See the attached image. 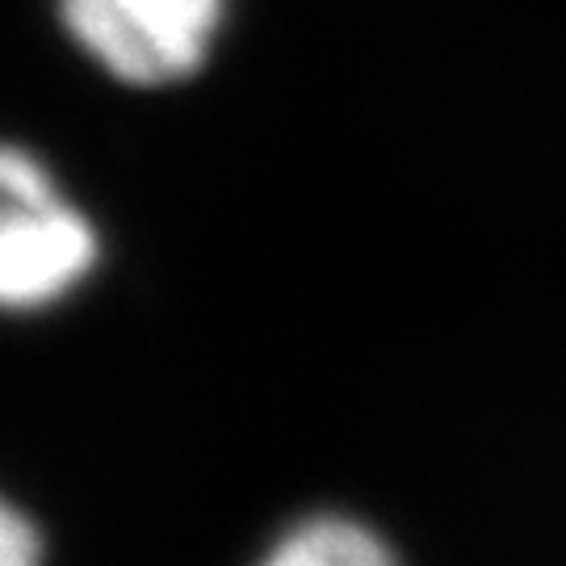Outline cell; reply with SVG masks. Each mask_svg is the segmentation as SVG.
<instances>
[{
    "mask_svg": "<svg viewBox=\"0 0 566 566\" xmlns=\"http://www.w3.org/2000/svg\"><path fill=\"white\" fill-rule=\"evenodd\" d=\"M4 231H0V298L9 311L60 303L93 273L97 231L81 210L55 198V185L34 156L4 147Z\"/></svg>",
    "mask_w": 566,
    "mask_h": 566,
    "instance_id": "1",
    "label": "cell"
},
{
    "mask_svg": "<svg viewBox=\"0 0 566 566\" xmlns=\"http://www.w3.org/2000/svg\"><path fill=\"white\" fill-rule=\"evenodd\" d=\"M67 34L122 84H177L210 55L223 0H60Z\"/></svg>",
    "mask_w": 566,
    "mask_h": 566,
    "instance_id": "2",
    "label": "cell"
},
{
    "mask_svg": "<svg viewBox=\"0 0 566 566\" xmlns=\"http://www.w3.org/2000/svg\"><path fill=\"white\" fill-rule=\"evenodd\" d=\"M256 566H399L386 537L344 512H315L290 525Z\"/></svg>",
    "mask_w": 566,
    "mask_h": 566,
    "instance_id": "3",
    "label": "cell"
},
{
    "mask_svg": "<svg viewBox=\"0 0 566 566\" xmlns=\"http://www.w3.org/2000/svg\"><path fill=\"white\" fill-rule=\"evenodd\" d=\"M0 566H42V533L18 504L0 512Z\"/></svg>",
    "mask_w": 566,
    "mask_h": 566,
    "instance_id": "4",
    "label": "cell"
}]
</instances>
